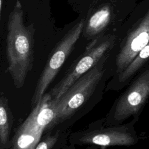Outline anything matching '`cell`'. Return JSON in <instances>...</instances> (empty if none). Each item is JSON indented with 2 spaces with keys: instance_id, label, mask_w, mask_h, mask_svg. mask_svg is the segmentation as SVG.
Wrapping results in <instances>:
<instances>
[{
  "instance_id": "obj_1",
  "label": "cell",
  "mask_w": 149,
  "mask_h": 149,
  "mask_svg": "<svg viewBox=\"0 0 149 149\" xmlns=\"http://www.w3.org/2000/svg\"><path fill=\"white\" fill-rule=\"evenodd\" d=\"M108 55L73 83L60 97L50 100L54 118L44 133L66 131L90 112L102 99L110 77L105 67Z\"/></svg>"
},
{
  "instance_id": "obj_2",
  "label": "cell",
  "mask_w": 149,
  "mask_h": 149,
  "mask_svg": "<svg viewBox=\"0 0 149 149\" xmlns=\"http://www.w3.org/2000/svg\"><path fill=\"white\" fill-rule=\"evenodd\" d=\"M6 36L8 70L17 88H22L34 61V33L33 24H24L23 12L17 1L9 15Z\"/></svg>"
},
{
  "instance_id": "obj_3",
  "label": "cell",
  "mask_w": 149,
  "mask_h": 149,
  "mask_svg": "<svg viewBox=\"0 0 149 149\" xmlns=\"http://www.w3.org/2000/svg\"><path fill=\"white\" fill-rule=\"evenodd\" d=\"M149 99V65L143 68L115 100L105 117L107 125H118L132 117L138 119Z\"/></svg>"
},
{
  "instance_id": "obj_4",
  "label": "cell",
  "mask_w": 149,
  "mask_h": 149,
  "mask_svg": "<svg viewBox=\"0 0 149 149\" xmlns=\"http://www.w3.org/2000/svg\"><path fill=\"white\" fill-rule=\"evenodd\" d=\"M138 120L132 119L127 123L107 125L102 119L84 130L72 133L69 141L74 145L92 144L101 147L133 146L141 139L134 129Z\"/></svg>"
},
{
  "instance_id": "obj_5",
  "label": "cell",
  "mask_w": 149,
  "mask_h": 149,
  "mask_svg": "<svg viewBox=\"0 0 149 149\" xmlns=\"http://www.w3.org/2000/svg\"><path fill=\"white\" fill-rule=\"evenodd\" d=\"M54 118V112L47 93L17 129L12 139L11 149H34Z\"/></svg>"
},
{
  "instance_id": "obj_6",
  "label": "cell",
  "mask_w": 149,
  "mask_h": 149,
  "mask_svg": "<svg viewBox=\"0 0 149 149\" xmlns=\"http://www.w3.org/2000/svg\"><path fill=\"white\" fill-rule=\"evenodd\" d=\"M83 26V21L78 22L68 31L52 50L37 81L31 100L32 108L40 101L46 93L45 91L49 84L58 74L79 38Z\"/></svg>"
},
{
  "instance_id": "obj_7",
  "label": "cell",
  "mask_w": 149,
  "mask_h": 149,
  "mask_svg": "<svg viewBox=\"0 0 149 149\" xmlns=\"http://www.w3.org/2000/svg\"><path fill=\"white\" fill-rule=\"evenodd\" d=\"M113 38L110 37L98 42L95 40L85 51L76 59L66 72L63 77L48 92L50 100L58 99L78 79L84 74L105 56L112 47Z\"/></svg>"
},
{
  "instance_id": "obj_8",
  "label": "cell",
  "mask_w": 149,
  "mask_h": 149,
  "mask_svg": "<svg viewBox=\"0 0 149 149\" xmlns=\"http://www.w3.org/2000/svg\"><path fill=\"white\" fill-rule=\"evenodd\" d=\"M148 42L149 9L138 26L129 35L118 52L116 58L113 76L122 73Z\"/></svg>"
},
{
  "instance_id": "obj_9",
  "label": "cell",
  "mask_w": 149,
  "mask_h": 149,
  "mask_svg": "<svg viewBox=\"0 0 149 149\" xmlns=\"http://www.w3.org/2000/svg\"><path fill=\"white\" fill-rule=\"evenodd\" d=\"M149 60V42L138 54L134 60L120 74L113 76L107 84L105 91H119L126 87Z\"/></svg>"
},
{
  "instance_id": "obj_10",
  "label": "cell",
  "mask_w": 149,
  "mask_h": 149,
  "mask_svg": "<svg viewBox=\"0 0 149 149\" xmlns=\"http://www.w3.org/2000/svg\"><path fill=\"white\" fill-rule=\"evenodd\" d=\"M13 116L5 94H0V149L11 147L12 139H10L13 124Z\"/></svg>"
},
{
  "instance_id": "obj_11",
  "label": "cell",
  "mask_w": 149,
  "mask_h": 149,
  "mask_svg": "<svg viewBox=\"0 0 149 149\" xmlns=\"http://www.w3.org/2000/svg\"><path fill=\"white\" fill-rule=\"evenodd\" d=\"M111 18V9L105 6L97 10L90 18L86 27V32L90 35L99 33L108 23Z\"/></svg>"
},
{
  "instance_id": "obj_12",
  "label": "cell",
  "mask_w": 149,
  "mask_h": 149,
  "mask_svg": "<svg viewBox=\"0 0 149 149\" xmlns=\"http://www.w3.org/2000/svg\"><path fill=\"white\" fill-rule=\"evenodd\" d=\"M62 132L59 130L45 133L38 143L34 149H52L55 147L59 140Z\"/></svg>"
},
{
  "instance_id": "obj_13",
  "label": "cell",
  "mask_w": 149,
  "mask_h": 149,
  "mask_svg": "<svg viewBox=\"0 0 149 149\" xmlns=\"http://www.w3.org/2000/svg\"><path fill=\"white\" fill-rule=\"evenodd\" d=\"M2 0H0V10H1H1H2Z\"/></svg>"
}]
</instances>
